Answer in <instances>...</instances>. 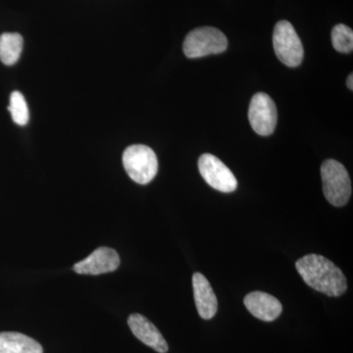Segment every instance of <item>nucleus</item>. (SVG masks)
Segmentation results:
<instances>
[{"label": "nucleus", "instance_id": "f257e3e1", "mask_svg": "<svg viewBox=\"0 0 353 353\" xmlns=\"http://www.w3.org/2000/svg\"><path fill=\"white\" fill-rule=\"evenodd\" d=\"M296 270L309 287L328 296H341L347 290V281L331 260L319 254H308L299 259Z\"/></svg>", "mask_w": 353, "mask_h": 353}, {"label": "nucleus", "instance_id": "f03ea898", "mask_svg": "<svg viewBox=\"0 0 353 353\" xmlns=\"http://www.w3.org/2000/svg\"><path fill=\"white\" fill-rule=\"evenodd\" d=\"M321 176L323 192L332 205L341 208L352 196V182L345 167L334 159H328L322 164Z\"/></svg>", "mask_w": 353, "mask_h": 353}, {"label": "nucleus", "instance_id": "7ed1b4c3", "mask_svg": "<svg viewBox=\"0 0 353 353\" xmlns=\"http://www.w3.org/2000/svg\"><path fill=\"white\" fill-rule=\"evenodd\" d=\"M123 165L130 178L139 185L152 182L158 172L157 154L143 145L127 148L123 154Z\"/></svg>", "mask_w": 353, "mask_h": 353}, {"label": "nucleus", "instance_id": "20e7f679", "mask_svg": "<svg viewBox=\"0 0 353 353\" xmlns=\"http://www.w3.org/2000/svg\"><path fill=\"white\" fill-rule=\"evenodd\" d=\"M228 48L226 36L212 27L199 28L188 34L183 41V52L189 58L219 54Z\"/></svg>", "mask_w": 353, "mask_h": 353}, {"label": "nucleus", "instance_id": "39448f33", "mask_svg": "<svg viewBox=\"0 0 353 353\" xmlns=\"http://www.w3.org/2000/svg\"><path fill=\"white\" fill-rule=\"evenodd\" d=\"M274 50L281 62L288 67L299 66L303 59V46L289 21H280L273 34Z\"/></svg>", "mask_w": 353, "mask_h": 353}, {"label": "nucleus", "instance_id": "423d86ee", "mask_svg": "<svg viewBox=\"0 0 353 353\" xmlns=\"http://www.w3.org/2000/svg\"><path fill=\"white\" fill-rule=\"evenodd\" d=\"M248 119L253 131L260 136H270L277 125L278 112L276 104L264 92L253 95L248 109Z\"/></svg>", "mask_w": 353, "mask_h": 353}, {"label": "nucleus", "instance_id": "0eeeda50", "mask_svg": "<svg viewBox=\"0 0 353 353\" xmlns=\"http://www.w3.org/2000/svg\"><path fill=\"white\" fill-rule=\"evenodd\" d=\"M199 170L205 182L219 192L229 194L238 188V181L233 172L214 155L202 154L199 159Z\"/></svg>", "mask_w": 353, "mask_h": 353}, {"label": "nucleus", "instance_id": "6e6552de", "mask_svg": "<svg viewBox=\"0 0 353 353\" xmlns=\"http://www.w3.org/2000/svg\"><path fill=\"white\" fill-rule=\"evenodd\" d=\"M120 263L119 254L115 250L102 246L95 250L87 259L74 265L73 269L81 275H101L115 271Z\"/></svg>", "mask_w": 353, "mask_h": 353}, {"label": "nucleus", "instance_id": "1a4fd4ad", "mask_svg": "<svg viewBox=\"0 0 353 353\" xmlns=\"http://www.w3.org/2000/svg\"><path fill=\"white\" fill-rule=\"evenodd\" d=\"M128 324L136 338L143 341L148 347L153 348L155 352L159 353L168 352V343L165 341L163 336L145 316L139 313L130 315Z\"/></svg>", "mask_w": 353, "mask_h": 353}, {"label": "nucleus", "instance_id": "9d476101", "mask_svg": "<svg viewBox=\"0 0 353 353\" xmlns=\"http://www.w3.org/2000/svg\"><path fill=\"white\" fill-rule=\"evenodd\" d=\"M246 309L257 319L272 322L277 319L283 306L276 297L263 292H253L245 297Z\"/></svg>", "mask_w": 353, "mask_h": 353}, {"label": "nucleus", "instance_id": "9b49d317", "mask_svg": "<svg viewBox=\"0 0 353 353\" xmlns=\"http://www.w3.org/2000/svg\"><path fill=\"white\" fill-rule=\"evenodd\" d=\"M192 288L199 316L202 319H212L217 313L218 301L210 283L201 273H194Z\"/></svg>", "mask_w": 353, "mask_h": 353}, {"label": "nucleus", "instance_id": "f8f14e48", "mask_svg": "<svg viewBox=\"0 0 353 353\" xmlns=\"http://www.w3.org/2000/svg\"><path fill=\"white\" fill-rule=\"evenodd\" d=\"M0 353H43V347L34 339L17 332L0 333Z\"/></svg>", "mask_w": 353, "mask_h": 353}, {"label": "nucleus", "instance_id": "ddd939ff", "mask_svg": "<svg viewBox=\"0 0 353 353\" xmlns=\"http://www.w3.org/2000/svg\"><path fill=\"white\" fill-rule=\"evenodd\" d=\"M22 36L17 32H4L0 36V60L11 66L19 60L23 50Z\"/></svg>", "mask_w": 353, "mask_h": 353}, {"label": "nucleus", "instance_id": "4468645a", "mask_svg": "<svg viewBox=\"0 0 353 353\" xmlns=\"http://www.w3.org/2000/svg\"><path fill=\"white\" fill-rule=\"evenodd\" d=\"M8 110L14 123L19 125V126H25L29 122V108H28L24 95L21 94L20 92H13L11 94Z\"/></svg>", "mask_w": 353, "mask_h": 353}, {"label": "nucleus", "instance_id": "2eb2a0df", "mask_svg": "<svg viewBox=\"0 0 353 353\" xmlns=\"http://www.w3.org/2000/svg\"><path fill=\"white\" fill-rule=\"evenodd\" d=\"M332 43L334 50L341 53H350L353 50V32L343 24L334 26L332 31Z\"/></svg>", "mask_w": 353, "mask_h": 353}, {"label": "nucleus", "instance_id": "dca6fc26", "mask_svg": "<svg viewBox=\"0 0 353 353\" xmlns=\"http://www.w3.org/2000/svg\"><path fill=\"white\" fill-rule=\"evenodd\" d=\"M347 88H350V90H353V76L352 74H350L347 78Z\"/></svg>", "mask_w": 353, "mask_h": 353}]
</instances>
